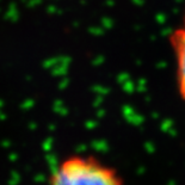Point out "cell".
I'll list each match as a JSON object with an SVG mask.
<instances>
[{"label":"cell","instance_id":"cell-2","mask_svg":"<svg viewBox=\"0 0 185 185\" xmlns=\"http://www.w3.org/2000/svg\"><path fill=\"white\" fill-rule=\"evenodd\" d=\"M171 45L176 58V75L179 95L185 100V13L182 24L171 35Z\"/></svg>","mask_w":185,"mask_h":185},{"label":"cell","instance_id":"cell-1","mask_svg":"<svg viewBox=\"0 0 185 185\" xmlns=\"http://www.w3.org/2000/svg\"><path fill=\"white\" fill-rule=\"evenodd\" d=\"M48 185H126L115 167L93 155L74 154L53 168Z\"/></svg>","mask_w":185,"mask_h":185}]
</instances>
